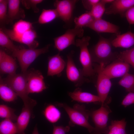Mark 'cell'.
Masks as SVG:
<instances>
[{
    "mask_svg": "<svg viewBox=\"0 0 134 134\" xmlns=\"http://www.w3.org/2000/svg\"><path fill=\"white\" fill-rule=\"evenodd\" d=\"M111 41L100 36L98 42L89 51L93 62L105 67L117 58L119 53L112 52Z\"/></svg>",
    "mask_w": 134,
    "mask_h": 134,
    "instance_id": "obj_1",
    "label": "cell"
},
{
    "mask_svg": "<svg viewBox=\"0 0 134 134\" xmlns=\"http://www.w3.org/2000/svg\"><path fill=\"white\" fill-rule=\"evenodd\" d=\"M57 105L63 108L67 114L70 119V126H79L86 128L90 134H93L94 128L88 122L90 110L86 109L84 105L76 104L72 107L65 103H57Z\"/></svg>",
    "mask_w": 134,
    "mask_h": 134,
    "instance_id": "obj_2",
    "label": "cell"
},
{
    "mask_svg": "<svg viewBox=\"0 0 134 134\" xmlns=\"http://www.w3.org/2000/svg\"><path fill=\"white\" fill-rule=\"evenodd\" d=\"M90 39L88 36L83 37L76 39L75 44L80 49L79 60L82 67V69H80V71L85 77L89 79L94 78L96 74L88 49Z\"/></svg>",
    "mask_w": 134,
    "mask_h": 134,
    "instance_id": "obj_3",
    "label": "cell"
},
{
    "mask_svg": "<svg viewBox=\"0 0 134 134\" xmlns=\"http://www.w3.org/2000/svg\"><path fill=\"white\" fill-rule=\"evenodd\" d=\"M3 82L11 88L22 100L24 104H29L35 101L28 96L25 73L8 75L2 78Z\"/></svg>",
    "mask_w": 134,
    "mask_h": 134,
    "instance_id": "obj_4",
    "label": "cell"
},
{
    "mask_svg": "<svg viewBox=\"0 0 134 134\" xmlns=\"http://www.w3.org/2000/svg\"><path fill=\"white\" fill-rule=\"evenodd\" d=\"M50 44L39 49L23 48L12 53L13 57L16 58L19 63L22 73H25L30 65L41 55L48 52Z\"/></svg>",
    "mask_w": 134,
    "mask_h": 134,
    "instance_id": "obj_5",
    "label": "cell"
},
{
    "mask_svg": "<svg viewBox=\"0 0 134 134\" xmlns=\"http://www.w3.org/2000/svg\"><path fill=\"white\" fill-rule=\"evenodd\" d=\"M93 66L97 74L96 87L101 100V105L104 103L108 104L111 101V99L108 97L112 86L110 79L103 72L100 65L93 63Z\"/></svg>",
    "mask_w": 134,
    "mask_h": 134,
    "instance_id": "obj_6",
    "label": "cell"
},
{
    "mask_svg": "<svg viewBox=\"0 0 134 134\" xmlns=\"http://www.w3.org/2000/svg\"><path fill=\"white\" fill-rule=\"evenodd\" d=\"M107 104L101 105L97 109L90 110V117L95 125L93 134L107 133L109 132L107 123L109 115L112 111Z\"/></svg>",
    "mask_w": 134,
    "mask_h": 134,
    "instance_id": "obj_7",
    "label": "cell"
},
{
    "mask_svg": "<svg viewBox=\"0 0 134 134\" xmlns=\"http://www.w3.org/2000/svg\"><path fill=\"white\" fill-rule=\"evenodd\" d=\"M84 33L83 28L69 29L63 34L54 39V47L60 52L70 45H75L76 37H82Z\"/></svg>",
    "mask_w": 134,
    "mask_h": 134,
    "instance_id": "obj_8",
    "label": "cell"
},
{
    "mask_svg": "<svg viewBox=\"0 0 134 134\" xmlns=\"http://www.w3.org/2000/svg\"><path fill=\"white\" fill-rule=\"evenodd\" d=\"M27 81V89L28 94L39 93L46 89L44 77L39 70L31 68L25 72Z\"/></svg>",
    "mask_w": 134,
    "mask_h": 134,
    "instance_id": "obj_9",
    "label": "cell"
},
{
    "mask_svg": "<svg viewBox=\"0 0 134 134\" xmlns=\"http://www.w3.org/2000/svg\"><path fill=\"white\" fill-rule=\"evenodd\" d=\"M74 52L72 51L67 55L66 73L68 79L72 82L77 87L82 86L86 82H89L90 80L85 77L80 69L76 67L73 59Z\"/></svg>",
    "mask_w": 134,
    "mask_h": 134,
    "instance_id": "obj_10",
    "label": "cell"
},
{
    "mask_svg": "<svg viewBox=\"0 0 134 134\" xmlns=\"http://www.w3.org/2000/svg\"><path fill=\"white\" fill-rule=\"evenodd\" d=\"M100 65L103 72L110 79L123 76L130 67L129 64L118 58L105 67Z\"/></svg>",
    "mask_w": 134,
    "mask_h": 134,
    "instance_id": "obj_11",
    "label": "cell"
},
{
    "mask_svg": "<svg viewBox=\"0 0 134 134\" xmlns=\"http://www.w3.org/2000/svg\"><path fill=\"white\" fill-rule=\"evenodd\" d=\"M78 0H56L54 5L59 17L66 23L71 21L75 6Z\"/></svg>",
    "mask_w": 134,
    "mask_h": 134,
    "instance_id": "obj_12",
    "label": "cell"
},
{
    "mask_svg": "<svg viewBox=\"0 0 134 134\" xmlns=\"http://www.w3.org/2000/svg\"><path fill=\"white\" fill-rule=\"evenodd\" d=\"M5 33L11 39L25 44L29 48H36L39 45V43L35 40L37 37V34L33 29L29 30L20 35L14 34L10 29L7 30Z\"/></svg>",
    "mask_w": 134,
    "mask_h": 134,
    "instance_id": "obj_13",
    "label": "cell"
},
{
    "mask_svg": "<svg viewBox=\"0 0 134 134\" xmlns=\"http://www.w3.org/2000/svg\"><path fill=\"white\" fill-rule=\"evenodd\" d=\"M36 103L35 101L30 104H24L21 112L18 116L15 123L17 134H25V131L29 122L33 109Z\"/></svg>",
    "mask_w": 134,
    "mask_h": 134,
    "instance_id": "obj_14",
    "label": "cell"
},
{
    "mask_svg": "<svg viewBox=\"0 0 134 134\" xmlns=\"http://www.w3.org/2000/svg\"><path fill=\"white\" fill-rule=\"evenodd\" d=\"M86 27L98 33H114L117 35L120 34L118 26L102 18L94 19Z\"/></svg>",
    "mask_w": 134,
    "mask_h": 134,
    "instance_id": "obj_15",
    "label": "cell"
},
{
    "mask_svg": "<svg viewBox=\"0 0 134 134\" xmlns=\"http://www.w3.org/2000/svg\"><path fill=\"white\" fill-rule=\"evenodd\" d=\"M66 63L60 52L48 58L47 76L57 75L60 76L65 67Z\"/></svg>",
    "mask_w": 134,
    "mask_h": 134,
    "instance_id": "obj_16",
    "label": "cell"
},
{
    "mask_svg": "<svg viewBox=\"0 0 134 134\" xmlns=\"http://www.w3.org/2000/svg\"><path fill=\"white\" fill-rule=\"evenodd\" d=\"M18 66L16 61L12 57L3 50H0V71L2 74L8 75L16 73Z\"/></svg>",
    "mask_w": 134,
    "mask_h": 134,
    "instance_id": "obj_17",
    "label": "cell"
},
{
    "mask_svg": "<svg viewBox=\"0 0 134 134\" xmlns=\"http://www.w3.org/2000/svg\"><path fill=\"white\" fill-rule=\"evenodd\" d=\"M21 1L8 0V10L6 24H12L15 20L22 19L25 17L24 10L20 7Z\"/></svg>",
    "mask_w": 134,
    "mask_h": 134,
    "instance_id": "obj_18",
    "label": "cell"
},
{
    "mask_svg": "<svg viewBox=\"0 0 134 134\" xmlns=\"http://www.w3.org/2000/svg\"><path fill=\"white\" fill-rule=\"evenodd\" d=\"M134 5V0H114L111 5L106 9L107 15L119 14L125 16L126 11Z\"/></svg>",
    "mask_w": 134,
    "mask_h": 134,
    "instance_id": "obj_19",
    "label": "cell"
},
{
    "mask_svg": "<svg viewBox=\"0 0 134 134\" xmlns=\"http://www.w3.org/2000/svg\"><path fill=\"white\" fill-rule=\"evenodd\" d=\"M68 95L73 100L78 102L86 103L93 102L101 104V100L98 96L83 92L79 87L72 92H69Z\"/></svg>",
    "mask_w": 134,
    "mask_h": 134,
    "instance_id": "obj_20",
    "label": "cell"
},
{
    "mask_svg": "<svg viewBox=\"0 0 134 134\" xmlns=\"http://www.w3.org/2000/svg\"><path fill=\"white\" fill-rule=\"evenodd\" d=\"M111 43L115 47L129 48L134 45V33L129 31L117 35Z\"/></svg>",
    "mask_w": 134,
    "mask_h": 134,
    "instance_id": "obj_21",
    "label": "cell"
},
{
    "mask_svg": "<svg viewBox=\"0 0 134 134\" xmlns=\"http://www.w3.org/2000/svg\"><path fill=\"white\" fill-rule=\"evenodd\" d=\"M0 97L3 100L6 102H12L16 100L18 97L16 93L0 79Z\"/></svg>",
    "mask_w": 134,
    "mask_h": 134,
    "instance_id": "obj_22",
    "label": "cell"
},
{
    "mask_svg": "<svg viewBox=\"0 0 134 134\" xmlns=\"http://www.w3.org/2000/svg\"><path fill=\"white\" fill-rule=\"evenodd\" d=\"M45 118L50 122L55 123L60 119L61 113L59 110L54 105L50 104L47 105L43 111Z\"/></svg>",
    "mask_w": 134,
    "mask_h": 134,
    "instance_id": "obj_23",
    "label": "cell"
},
{
    "mask_svg": "<svg viewBox=\"0 0 134 134\" xmlns=\"http://www.w3.org/2000/svg\"><path fill=\"white\" fill-rule=\"evenodd\" d=\"M59 17L55 9H43L38 18V23L41 24L49 23Z\"/></svg>",
    "mask_w": 134,
    "mask_h": 134,
    "instance_id": "obj_24",
    "label": "cell"
},
{
    "mask_svg": "<svg viewBox=\"0 0 134 134\" xmlns=\"http://www.w3.org/2000/svg\"><path fill=\"white\" fill-rule=\"evenodd\" d=\"M33 28L32 23L21 19L14 24L13 29L11 30L14 34L20 35Z\"/></svg>",
    "mask_w": 134,
    "mask_h": 134,
    "instance_id": "obj_25",
    "label": "cell"
},
{
    "mask_svg": "<svg viewBox=\"0 0 134 134\" xmlns=\"http://www.w3.org/2000/svg\"><path fill=\"white\" fill-rule=\"evenodd\" d=\"M0 45L12 53L23 48L15 45L11 39L1 29L0 30Z\"/></svg>",
    "mask_w": 134,
    "mask_h": 134,
    "instance_id": "obj_26",
    "label": "cell"
},
{
    "mask_svg": "<svg viewBox=\"0 0 134 134\" xmlns=\"http://www.w3.org/2000/svg\"><path fill=\"white\" fill-rule=\"evenodd\" d=\"M0 134H17L16 123L8 119L2 120L0 123Z\"/></svg>",
    "mask_w": 134,
    "mask_h": 134,
    "instance_id": "obj_27",
    "label": "cell"
},
{
    "mask_svg": "<svg viewBox=\"0 0 134 134\" xmlns=\"http://www.w3.org/2000/svg\"><path fill=\"white\" fill-rule=\"evenodd\" d=\"M94 19L90 11L87 12L74 18L75 27L83 28V27H86Z\"/></svg>",
    "mask_w": 134,
    "mask_h": 134,
    "instance_id": "obj_28",
    "label": "cell"
},
{
    "mask_svg": "<svg viewBox=\"0 0 134 134\" xmlns=\"http://www.w3.org/2000/svg\"><path fill=\"white\" fill-rule=\"evenodd\" d=\"M126 122L125 119L112 121L108 127L109 131L114 134H127L125 130Z\"/></svg>",
    "mask_w": 134,
    "mask_h": 134,
    "instance_id": "obj_29",
    "label": "cell"
},
{
    "mask_svg": "<svg viewBox=\"0 0 134 134\" xmlns=\"http://www.w3.org/2000/svg\"><path fill=\"white\" fill-rule=\"evenodd\" d=\"M118 84L124 88L127 92L134 91V74L127 73L123 76Z\"/></svg>",
    "mask_w": 134,
    "mask_h": 134,
    "instance_id": "obj_30",
    "label": "cell"
},
{
    "mask_svg": "<svg viewBox=\"0 0 134 134\" xmlns=\"http://www.w3.org/2000/svg\"><path fill=\"white\" fill-rule=\"evenodd\" d=\"M15 110L7 105L1 104L0 105V117L12 121H16L18 116L15 113Z\"/></svg>",
    "mask_w": 134,
    "mask_h": 134,
    "instance_id": "obj_31",
    "label": "cell"
},
{
    "mask_svg": "<svg viewBox=\"0 0 134 134\" xmlns=\"http://www.w3.org/2000/svg\"><path fill=\"white\" fill-rule=\"evenodd\" d=\"M117 58L131 65L134 68V47L119 53Z\"/></svg>",
    "mask_w": 134,
    "mask_h": 134,
    "instance_id": "obj_32",
    "label": "cell"
},
{
    "mask_svg": "<svg viewBox=\"0 0 134 134\" xmlns=\"http://www.w3.org/2000/svg\"><path fill=\"white\" fill-rule=\"evenodd\" d=\"M105 4L100 0L89 11L94 19L101 18L105 11Z\"/></svg>",
    "mask_w": 134,
    "mask_h": 134,
    "instance_id": "obj_33",
    "label": "cell"
},
{
    "mask_svg": "<svg viewBox=\"0 0 134 134\" xmlns=\"http://www.w3.org/2000/svg\"><path fill=\"white\" fill-rule=\"evenodd\" d=\"M8 7V0H0V23L1 27L6 24Z\"/></svg>",
    "mask_w": 134,
    "mask_h": 134,
    "instance_id": "obj_34",
    "label": "cell"
},
{
    "mask_svg": "<svg viewBox=\"0 0 134 134\" xmlns=\"http://www.w3.org/2000/svg\"><path fill=\"white\" fill-rule=\"evenodd\" d=\"M21 2L25 7L27 9H31L34 12L37 13L39 11L37 5L43 1L42 0H21Z\"/></svg>",
    "mask_w": 134,
    "mask_h": 134,
    "instance_id": "obj_35",
    "label": "cell"
},
{
    "mask_svg": "<svg viewBox=\"0 0 134 134\" xmlns=\"http://www.w3.org/2000/svg\"><path fill=\"white\" fill-rule=\"evenodd\" d=\"M134 104V91L129 92L123 100L122 104L126 107Z\"/></svg>",
    "mask_w": 134,
    "mask_h": 134,
    "instance_id": "obj_36",
    "label": "cell"
},
{
    "mask_svg": "<svg viewBox=\"0 0 134 134\" xmlns=\"http://www.w3.org/2000/svg\"><path fill=\"white\" fill-rule=\"evenodd\" d=\"M70 129L69 125L64 126L54 125L52 134H66Z\"/></svg>",
    "mask_w": 134,
    "mask_h": 134,
    "instance_id": "obj_37",
    "label": "cell"
},
{
    "mask_svg": "<svg viewBox=\"0 0 134 134\" xmlns=\"http://www.w3.org/2000/svg\"><path fill=\"white\" fill-rule=\"evenodd\" d=\"M125 16L130 25L134 24V5L126 11Z\"/></svg>",
    "mask_w": 134,
    "mask_h": 134,
    "instance_id": "obj_38",
    "label": "cell"
},
{
    "mask_svg": "<svg viewBox=\"0 0 134 134\" xmlns=\"http://www.w3.org/2000/svg\"><path fill=\"white\" fill-rule=\"evenodd\" d=\"M100 1V0H82V2L84 8L90 11Z\"/></svg>",
    "mask_w": 134,
    "mask_h": 134,
    "instance_id": "obj_39",
    "label": "cell"
},
{
    "mask_svg": "<svg viewBox=\"0 0 134 134\" xmlns=\"http://www.w3.org/2000/svg\"><path fill=\"white\" fill-rule=\"evenodd\" d=\"M32 134H39L36 125L35 126L33 131Z\"/></svg>",
    "mask_w": 134,
    "mask_h": 134,
    "instance_id": "obj_40",
    "label": "cell"
},
{
    "mask_svg": "<svg viewBox=\"0 0 134 134\" xmlns=\"http://www.w3.org/2000/svg\"><path fill=\"white\" fill-rule=\"evenodd\" d=\"M114 0H102L101 1L105 4L107 3H112Z\"/></svg>",
    "mask_w": 134,
    "mask_h": 134,
    "instance_id": "obj_41",
    "label": "cell"
},
{
    "mask_svg": "<svg viewBox=\"0 0 134 134\" xmlns=\"http://www.w3.org/2000/svg\"><path fill=\"white\" fill-rule=\"evenodd\" d=\"M107 134H114L109 131L108 133H107Z\"/></svg>",
    "mask_w": 134,
    "mask_h": 134,
    "instance_id": "obj_42",
    "label": "cell"
}]
</instances>
